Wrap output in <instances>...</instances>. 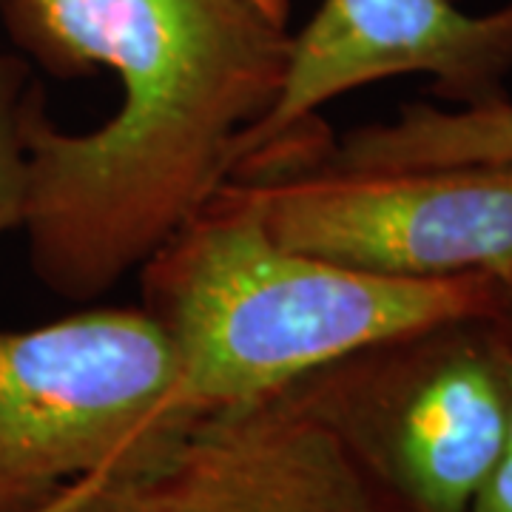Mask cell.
I'll use <instances>...</instances> for the list:
<instances>
[{
	"instance_id": "cell-1",
	"label": "cell",
	"mask_w": 512,
	"mask_h": 512,
	"mask_svg": "<svg viewBox=\"0 0 512 512\" xmlns=\"http://www.w3.org/2000/svg\"><path fill=\"white\" fill-rule=\"evenodd\" d=\"M20 57L57 77L106 69L120 106L63 131L35 80L23 111V220L57 296L109 293L231 180L239 137L274 106L291 0H3Z\"/></svg>"
},
{
	"instance_id": "cell-2",
	"label": "cell",
	"mask_w": 512,
	"mask_h": 512,
	"mask_svg": "<svg viewBox=\"0 0 512 512\" xmlns=\"http://www.w3.org/2000/svg\"><path fill=\"white\" fill-rule=\"evenodd\" d=\"M510 279H410L293 251L228 180L140 265V308L174 350L177 407L197 421L276 396L384 336L493 313Z\"/></svg>"
},
{
	"instance_id": "cell-3",
	"label": "cell",
	"mask_w": 512,
	"mask_h": 512,
	"mask_svg": "<svg viewBox=\"0 0 512 512\" xmlns=\"http://www.w3.org/2000/svg\"><path fill=\"white\" fill-rule=\"evenodd\" d=\"M177 359L143 308L0 330V512H40L188 430Z\"/></svg>"
},
{
	"instance_id": "cell-4",
	"label": "cell",
	"mask_w": 512,
	"mask_h": 512,
	"mask_svg": "<svg viewBox=\"0 0 512 512\" xmlns=\"http://www.w3.org/2000/svg\"><path fill=\"white\" fill-rule=\"evenodd\" d=\"M285 393L339 436L390 512H470L507 430L495 311L384 336Z\"/></svg>"
},
{
	"instance_id": "cell-5",
	"label": "cell",
	"mask_w": 512,
	"mask_h": 512,
	"mask_svg": "<svg viewBox=\"0 0 512 512\" xmlns=\"http://www.w3.org/2000/svg\"><path fill=\"white\" fill-rule=\"evenodd\" d=\"M234 183L293 251L410 279L512 276V163H305Z\"/></svg>"
},
{
	"instance_id": "cell-6",
	"label": "cell",
	"mask_w": 512,
	"mask_h": 512,
	"mask_svg": "<svg viewBox=\"0 0 512 512\" xmlns=\"http://www.w3.org/2000/svg\"><path fill=\"white\" fill-rule=\"evenodd\" d=\"M424 74L453 109L487 106L512 74V0L470 15L453 0H322L302 32L268 114L239 137L231 180L316 126V111L393 77Z\"/></svg>"
},
{
	"instance_id": "cell-7",
	"label": "cell",
	"mask_w": 512,
	"mask_h": 512,
	"mask_svg": "<svg viewBox=\"0 0 512 512\" xmlns=\"http://www.w3.org/2000/svg\"><path fill=\"white\" fill-rule=\"evenodd\" d=\"M77 512H390L348 447L291 393L217 410Z\"/></svg>"
},
{
	"instance_id": "cell-8",
	"label": "cell",
	"mask_w": 512,
	"mask_h": 512,
	"mask_svg": "<svg viewBox=\"0 0 512 512\" xmlns=\"http://www.w3.org/2000/svg\"><path fill=\"white\" fill-rule=\"evenodd\" d=\"M311 163L359 171L512 163V97L470 109L404 103L393 120L367 123L330 140Z\"/></svg>"
},
{
	"instance_id": "cell-9",
	"label": "cell",
	"mask_w": 512,
	"mask_h": 512,
	"mask_svg": "<svg viewBox=\"0 0 512 512\" xmlns=\"http://www.w3.org/2000/svg\"><path fill=\"white\" fill-rule=\"evenodd\" d=\"M35 86L26 57L0 52V237L20 228L26 157H23V111Z\"/></svg>"
},
{
	"instance_id": "cell-10",
	"label": "cell",
	"mask_w": 512,
	"mask_h": 512,
	"mask_svg": "<svg viewBox=\"0 0 512 512\" xmlns=\"http://www.w3.org/2000/svg\"><path fill=\"white\" fill-rule=\"evenodd\" d=\"M495 325L501 333L504 370H507V430L493 473L484 481L470 512H512V279L507 282L501 305L495 308Z\"/></svg>"
},
{
	"instance_id": "cell-11",
	"label": "cell",
	"mask_w": 512,
	"mask_h": 512,
	"mask_svg": "<svg viewBox=\"0 0 512 512\" xmlns=\"http://www.w3.org/2000/svg\"><path fill=\"white\" fill-rule=\"evenodd\" d=\"M0 3H3V0H0Z\"/></svg>"
}]
</instances>
